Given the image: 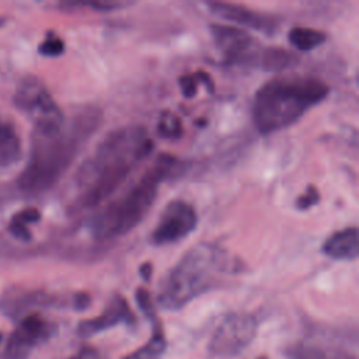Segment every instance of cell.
<instances>
[{
	"instance_id": "cell-1",
	"label": "cell",
	"mask_w": 359,
	"mask_h": 359,
	"mask_svg": "<svg viewBox=\"0 0 359 359\" xmlns=\"http://www.w3.org/2000/svg\"><path fill=\"white\" fill-rule=\"evenodd\" d=\"M153 147L151 137L140 125L122 126L107 133L80 170L81 206L94 208L107 199Z\"/></svg>"
},
{
	"instance_id": "cell-2",
	"label": "cell",
	"mask_w": 359,
	"mask_h": 359,
	"mask_svg": "<svg viewBox=\"0 0 359 359\" xmlns=\"http://www.w3.org/2000/svg\"><path fill=\"white\" fill-rule=\"evenodd\" d=\"M101 121V109L87 105L76 112L67 126L65 123L50 133L36 132L32 158L21 175V187L29 192H41L55 184L98 129Z\"/></svg>"
},
{
	"instance_id": "cell-3",
	"label": "cell",
	"mask_w": 359,
	"mask_h": 359,
	"mask_svg": "<svg viewBox=\"0 0 359 359\" xmlns=\"http://www.w3.org/2000/svg\"><path fill=\"white\" fill-rule=\"evenodd\" d=\"M330 87L311 76H282L262 84L252 101V122L262 135L275 133L297 122L320 104Z\"/></svg>"
},
{
	"instance_id": "cell-4",
	"label": "cell",
	"mask_w": 359,
	"mask_h": 359,
	"mask_svg": "<svg viewBox=\"0 0 359 359\" xmlns=\"http://www.w3.org/2000/svg\"><path fill=\"white\" fill-rule=\"evenodd\" d=\"M226 252L209 243H201L188 250L163 278L157 303L164 310H180L198 296L210 290L220 273L236 272Z\"/></svg>"
},
{
	"instance_id": "cell-5",
	"label": "cell",
	"mask_w": 359,
	"mask_h": 359,
	"mask_svg": "<svg viewBox=\"0 0 359 359\" xmlns=\"http://www.w3.org/2000/svg\"><path fill=\"white\" fill-rule=\"evenodd\" d=\"M181 165L170 154H160L154 164L122 196L109 202L91 220V231L97 240L125 236L147 215L164 180Z\"/></svg>"
},
{
	"instance_id": "cell-6",
	"label": "cell",
	"mask_w": 359,
	"mask_h": 359,
	"mask_svg": "<svg viewBox=\"0 0 359 359\" xmlns=\"http://www.w3.org/2000/svg\"><path fill=\"white\" fill-rule=\"evenodd\" d=\"M258 321L248 313L227 314L212 334L208 349L219 359H230L240 355L255 338Z\"/></svg>"
},
{
	"instance_id": "cell-7",
	"label": "cell",
	"mask_w": 359,
	"mask_h": 359,
	"mask_svg": "<svg viewBox=\"0 0 359 359\" xmlns=\"http://www.w3.org/2000/svg\"><path fill=\"white\" fill-rule=\"evenodd\" d=\"M213 43L226 65L259 66L264 46L247 31L230 24H210Z\"/></svg>"
},
{
	"instance_id": "cell-8",
	"label": "cell",
	"mask_w": 359,
	"mask_h": 359,
	"mask_svg": "<svg viewBox=\"0 0 359 359\" xmlns=\"http://www.w3.org/2000/svg\"><path fill=\"white\" fill-rule=\"evenodd\" d=\"M15 104L29 115L39 133H50L65 125V116L60 108L42 83L35 79L25 80L18 88Z\"/></svg>"
},
{
	"instance_id": "cell-9",
	"label": "cell",
	"mask_w": 359,
	"mask_h": 359,
	"mask_svg": "<svg viewBox=\"0 0 359 359\" xmlns=\"http://www.w3.org/2000/svg\"><path fill=\"white\" fill-rule=\"evenodd\" d=\"M198 215L192 205L185 201L170 202L160 215V219L150 234L153 245L174 244L195 230Z\"/></svg>"
},
{
	"instance_id": "cell-10",
	"label": "cell",
	"mask_w": 359,
	"mask_h": 359,
	"mask_svg": "<svg viewBox=\"0 0 359 359\" xmlns=\"http://www.w3.org/2000/svg\"><path fill=\"white\" fill-rule=\"evenodd\" d=\"M206 7L220 20L264 32L265 35H272L278 29V20L273 15L252 10L243 4L227 1H206Z\"/></svg>"
},
{
	"instance_id": "cell-11",
	"label": "cell",
	"mask_w": 359,
	"mask_h": 359,
	"mask_svg": "<svg viewBox=\"0 0 359 359\" xmlns=\"http://www.w3.org/2000/svg\"><path fill=\"white\" fill-rule=\"evenodd\" d=\"M135 314L130 310L128 302L121 294H114L105 310L93 318L84 320L77 325V335L81 338L94 337L108 328H112L118 324H133Z\"/></svg>"
},
{
	"instance_id": "cell-12",
	"label": "cell",
	"mask_w": 359,
	"mask_h": 359,
	"mask_svg": "<svg viewBox=\"0 0 359 359\" xmlns=\"http://www.w3.org/2000/svg\"><path fill=\"white\" fill-rule=\"evenodd\" d=\"M321 252L331 259L353 261L359 254L358 229L355 226L345 227L332 233L321 247Z\"/></svg>"
},
{
	"instance_id": "cell-13",
	"label": "cell",
	"mask_w": 359,
	"mask_h": 359,
	"mask_svg": "<svg viewBox=\"0 0 359 359\" xmlns=\"http://www.w3.org/2000/svg\"><path fill=\"white\" fill-rule=\"evenodd\" d=\"M167 348V341L164 338L158 318L153 321V335L151 338L140 348L126 355L122 359H160Z\"/></svg>"
},
{
	"instance_id": "cell-14",
	"label": "cell",
	"mask_w": 359,
	"mask_h": 359,
	"mask_svg": "<svg viewBox=\"0 0 359 359\" xmlns=\"http://www.w3.org/2000/svg\"><path fill=\"white\" fill-rule=\"evenodd\" d=\"M327 35L323 31L310 27H293L287 34L290 45L302 52H309L324 43Z\"/></svg>"
},
{
	"instance_id": "cell-15",
	"label": "cell",
	"mask_w": 359,
	"mask_h": 359,
	"mask_svg": "<svg viewBox=\"0 0 359 359\" xmlns=\"http://www.w3.org/2000/svg\"><path fill=\"white\" fill-rule=\"evenodd\" d=\"M297 60V56L287 49L271 46L264 48L259 59V67L266 72H280L293 66Z\"/></svg>"
},
{
	"instance_id": "cell-16",
	"label": "cell",
	"mask_w": 359,
	"mask_h": 359,
	"mask_svg": "<svg viewBox=\"0 0 359 359\" xmlns=\"http://www.w3.org/2000/svg\"><path fill=\"white\" fill-rule=\"evenodd\" d=\"M21 142L15 130L0 122V165H8L20 158Z\"/></svg>"
},
{
	"instance_id": "cell-17",
	"label": "cell",
	"mask_w": 359,
	"mask_h": 359,
	"mask_svg": "<svg viewBox=\"0 0 359 359\" xmlns=\"http://www.w3.org/2000/svg\"><path fill=\"white\" fill-rule=\"evenodd\" d=\"M36 342L21 328H15L7 339L4 359H27Z\"/></svg>"
},
{
	"instance_id": "cell-18",
	"label": "cell",
	"mask_w": 359,
	"mask_h": 359,
	"mask_svg": "<svg viewBox=\"0 0 359 359\" xmlns=\"http://www.w3.org/2000/svg\"><path fill=\"white\" fill-rule=\"evenodd\" d=\"M178 84L181 87V93L185 98H192L198 93V86L202 84L212 94L215 91V83L209 73L205 70H196L188 74L178 77Z\"/></svg>"
},
{
	"instance_id": "cell-19",
	"label": "cell",
	"mask_w": 359,
	"mask_h": 359,
	"mask_svg": "<svg viewBox=\"0 0 359 359\" xmlns=\"http://www.w3.org/2000/svg\"><path fill=\"white\" fill-rule=\"evenodd\" d=\"M184 132L182 122L178 115L171 111H163L157 122V133L163 139H178Z\"/></svg>"
},
{
	"instance_id": "cell-20",
	"label": "cell",
	"mask_w": 359,
	"mask_h": 359,
	"mask_svg": "<svg viewBox=\"0 0 359 359\" xmlns=\"http://www.w3.org/2000/svg\"><path fill=\"white\" fill-rule=\"evenodd\" d=\"M289 355L292 359H334L328 356V353H325L323 349L307 345H299L292 348Z\"/></svg>"
},
{
	"instance_id": "cell-21",
	"label": "cell",
	"mask_w": 359,
	"mask_h": 359,
	"mask_svg": "<svg viewBox=\"0 0 359 359\" xmlns=\"http://www.w3.org/2000/svg\"><path fill=\"white\" fill-rule=\"evenodd\" d=\"M39 53L43 56H59L65 52V42L55 34H49L38 48Z\"/></svg>"
},
{
	"instance_id": "cell-22",
	"label": "cell",
	"mask_w": 359,
	"mask_h": 359,
	"mask_svg": "<svg viewBox=\"0 0 359 359\" xmlns=\"http://www.w3.org/2000/svg\"><path fill=\"white\" fill-rule=\"evenodd\" d=\"M320 202V192L317 189L316 185L310 184L307 185L306 191L303 194H300L297 198H296V202H294V206L296 209L299 210H307L310 209L311 206L317 205Z\"/></svg>"
},
{
	"instance_id": "cell-23",
	"label": "cell",
	"mask_w": 359,
	"mask_h": 359,
	"mask_svg": "<svg viewBox=\"0 0 359 359\" xmlns=\"http://www.w3.org/2000/svg\"><path fill=\"white\" fill-rule=\"evenodd\" d=\"M135 297H136V303H137L139 309L143 311V314H144L146 317H149L151 321L157 320L154 303H153V300H151V297H150V293H149L146 289L139 287V289L136 290Z\"/></svg>"
},
{
	"instance_id": "cell-24",
	"label": "cell",
	"mask_w": 359,
	"mask_h": 359,
	"mask_svg": "<svg viewBox=\"0 0 359 359\" xmlns=\"http://www.w3.org/2000/svg\"><path fill=\"white\" fill-rule=\"evenodd\" d=\"M74 4L91 7L97 11H112V10L132 6L133 3L132 1H119V0H100V1H81V3H74Z\"/></svg>"
},
{
	"instance_id": "cell-25",
	"label": "cell",
	"mask_w": 359,
	"mask_h": 359,
	"mask_svg": "<svg viewBox=\"0 0 359 359\" xmlns=\"http://www.w3.org/2000/svg\"><path fill=\"white\" fill-rule=\"evenodd\" d=\"M14 219L24 224H31V223H36L41 219V213L35 208H27V209H22L21 212H18L14 216Z\"/></svg>"
},
{
	"instance_id": "cell-26",
	"label": "cell",
	"mask_w": 359,
	"mask_h": 359,
	"mask_svg": "<svg viewBox=\"0 0 359 359\" xmlns=\"http://www.w3.org/2000/svg\"><path fill=\"white\" fill-rule=\"evenodd\" d=\"M10 231L13 233L14 237H17V238H20V240H22V241L31 240V231L28 230L27 224H24V223H21V222L15 220L14 217H13V220L10 222Z\"/></svg>"
},
{
	"instance_id": "cell-27",
	"label": "cell",
	"mask_w": 359,
	"mask_h": 359,
	"mask_svg": "<svg viewBox=\"0 0 359 359\" xmlns=\"http://www.w3.org/2000/svg\"><path fill=\"white\" fill-rule=\"evenodd\" d=\"M69 359H101V353L90 346H86L83 349H80V352L76 356H72Z\"/></svg>"
},
{
	"instance_id": "cell-28",
	"label": "cell",
	"mask_w": 359,
	"mask_h": 359,
	"mask_svg": "<svg viewBox=\"0 0 359 359\" xmlns=\"http://www.w3.org/2000/svg\"><path fill=\"white\" fill-rule=\"evenodd\" d=\"M90 304V296L87 293H76L73 297V307L76 310H84Z\"/></svg>"
},
{
	"instance_id": "cell-29",
	"label": "cell",
	"mask_w": 359,
	"mask_h": 359,
	"mask_svg": "<svg viewBox=\"0 0 359 359\" xmlns=\"http://www.w3.org/2000/svg\"><path fill=\"white\" fill-rule=\"evenodd\" d=\"M139 273H140V276L144 282H149L150 278H151V273H153V265L150 262L142 264L140 269H139Z\"/></svg>"
},
{
	"instance_id": "cell-30",
	"label": "cell",
	"mask_w": 359,
	"mask_h": 359,
	"mask_svg": "<svg viewBox=\"0 0 359 359\" xmlns=\"http://www.w3.org/2000/svg\"><path fill=\"white\" fill-rule=\"evenodd\" d=\"M1 338H3V335H1V334H0V342H1Z\"/></svg>"
},
{
	"instance_id": "cell-31",
	"label": "cell",
	"mask_w": 359,
	"mask_h": 359,
	"mask_svg": "<svg viewBox=\"0 0 359 359\" xmlns=\"http://www.w3.org/2000/svg\"><path fill=\"white\" fill-rule=\"evenodd\" d=\"M259 359H266V358H259Z\"/></svg>"
}]
</instances>
